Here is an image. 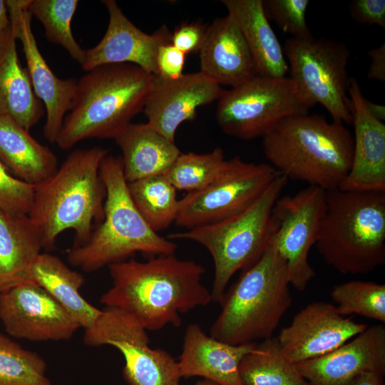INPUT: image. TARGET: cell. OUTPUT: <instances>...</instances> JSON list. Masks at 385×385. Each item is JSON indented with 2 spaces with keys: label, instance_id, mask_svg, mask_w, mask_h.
Segmentation results:
<instances>
[{
  "label": "cell",
  "instance_id": "obj_14",
  "mask_svg": "<svg viewBox=\"0 0 385 385\" xmlns=\"http://www.w3.org/2000/svg\"><path fill=\"white\" fill-rule=\"evenodd\" d=\"M0 319L9 334L31 342L68 340L81 327L35 282L23 283L0 292Z\"/></svg>",
  "mask_w": 385,
  "mask_h": 385
},
{
  "label": "cell",
  "instance_id": "obj_12",
  "mask_svg": "<svg viewBox=\"0 0 385 385\" xmlns=\"http://www.w3.org/2000/svg\"><path fill=\"white\" fill-rule=\"evenodd\" d=\"M83 342L91 346L110 345L123 356V376L129 385H179L178 361L165 350L149 346L147 330L131 314L106 307L85 329Z\"/></svg>",
  "mask_w": 385,
  "mask_h": 385
},
{
  "label": "cell",
  "instance_id": "obj_1",
  "mask_svg": "<svg viewBox=\"0 0 385 385\" xmlns=\"http://www.w3.org/2000/svg\"><path fill=\"white\" fill-rule=\"evenodd\" d=\"M108 268L112 287L101 302L131 314L147 331L168 324L180 327L181 314L212 301L211 292L202 283L205 267L174 254L145 262L125 260Z\"/></svg>",
  "mask_w": 385,
  "mask_h": 385
},
{
  "label": "cell",
  "instance_id": "obj_13",
  "mask_svg": "<svg viewBox=\"0 0 385 385\" xmlns=\"http://www.w3.org/2000/svg\"><path fill=\"white\" fill-rule=\"evenodd\" d=\"M326 207L327 191L309 185L293 195L279 197L272 209L271 243L287 264L289 284L300 292L316 274L308 257Z\"/></svg>",
  "mask_w": 385,
  "mask_h": 385
},
{
  "label": "cell",
  "instance_id": "obj_21",
  "mask_svg": "<svg viewBox=\"0 0 385 385\" xmlns=\"http://www.w3.org/2000/svg\"><path fill=\"white\" fill-rule=\"evenodd\" d=\"M198 53L200 72L220 86L235 87L257 76L245 37L228 14L207 26Z\"/></svg>",
  "mask_w": 385,
  "mask_h": 385
},
{
  "label": "cell",
  "instance_id": "obj_30",
  "mask_svg": "<svg viewBox=\"0 0 385 385\" xmlns=\"http://www.w3.org/2000/svg\"><path fill=\"white\" fill-rule=\"evenodd\" d=\"M128 188L136 208L155 232L175 222L179 205L177 190L164 175L128 183Z\"/></svg>",
  "mask_w": 385,
  "mask_h": 385
},
{
  "label": "cell",
  "instance_id": "obj_35",
  "mask_svg": "<svg viewBox=\"0 0 385 385\" xmlns=\"http://www.w3.org/2000/svg\"><path fill=\"white\" fill-rule=\"evenodd\" d=\"M265 14L294 38L312 36L306 21L309 0H262Z\"/></svg>",
  "mask_w": 385,
  "mask_h": 385
},
{
  "label": "cell",
  "instance_id": "obj_8",
  "mask_svg": "<svg viewBox=\"0 0 385 385\" xmlns=\"http://www.w3.org/2000/svg\"><path fill=\"white\" fill-rule=\"evenodd\" d=\"M283 175L276 178L250 207L230 218L169 235L205 247L214 263L211 296L220 303L232 277L250 267L269 246L274 232L272 209L287 183Z\"/></svg>",
  "mask_w": 385,
  "mask_h": 385
},
{
  "label": "cell",
  "instance_id": "obj_41",
  "mask_svg": "<svg viewBox=\"0 0 385 385\" xmlns=\"http://www.w3.org/2000/svg\"><path fill=\"white\" fill-rule=\"evenodd\" d=\"M349 385H384V374L366 373L356 377Z\"/></svg>",
  "mask_w": 385,
  "mask_h": 385
},
{
  "label": "cell",
  "instance_id": "obj_26",
  "mask_svg": "<svg viewBox=\"0 0 385 385\" xmlns=\"http://www.w3.org/2000/svg\"><path fill=\"white\" fill-rule=\"evenodd\" d=\"M114 140L122 151L127 183L163 175L181 153L148 123H130Z\"/></svg>",
  "mask_w": 385,
  "mask_h": 385
},
{
  "label": "cell",
  "instance_id": "obj_20",
  "mask_svg": "<svg viewBox=\"0 0 385 385\" xmlns=\"http://www.w3.org/2000/svg\"><path fill=\"white\" fill-rule=\"evenodd\" d=\"M348 95L354 129L353 155L349 172L339 188L385 192V125L369 112L360 85L353 77Z\"/></svg>",
  "mask_w": 385,
  "mask_h": 385
},
{
  "label": "cell",
  "instance_id": "obj_44",
  "mask_svg": "<svg viewBox=\"0 0 385 385\" xmlns=\"http://www.w3.org/2000/svg\"><path fill=\"white\" fill-rule=\"evenodd\" d=\"M195 385H218L212 381L205 379L202 381H198Z\"/></svg>",
  "mask_w": 385,
  "mask_h": 385
},
{
  "label": "cell",
  "instance_id": "obj_2",
  "mask_svg": "<svg viewBox=\"0 0 385 385\" xmlns=\"http://www.w3.org/2000/svg\"><path fill=\"white\" fill-rule=\"evenodd\" d=\"M269 164L287 180L326 191L339 188L351 168L353 136L344 124L309 113L286 117L262 138Z\"/></svg>",
  "mask_w": 385,
  "mask_h": 385
},
{
  "label": "cell",
  "instance_id": "obj_33",
  "mask_svg": "<svg viewBox=\"0 0 385 385\" xmlns=\"http://www.w3.org/2000/svg\"><path fill=\"white\" fill-rule=\"evenodd\" d=\"M46 373L40 355L0 334V385H52Z\"/></svg>",
  "mask_w": 385,
  "mask_h": 385
},
{
  "label": "cell",
  "instance_id": "obj_24",
  "mask_svg": "<svg viewBox=\"0 0 385 385\" xmlns=\"http://www.w3.org/2000/svg\"><path fill=\"white\" fill-rule=\"evenodd\" d=\"M237 24L252 54L257 76L285 77L289 71L283 48L267 19L262 0H222Z\"/></svg>",
  "mask_w": 385,
  "mask_h": 385
},
{
  "label": "cell",
  "instance_id": "obj_29",
  "mask_svg": "<svg viewBox=\"0 0 385 385\" xmlns=\"http://www.w3.org/2000/svg\"><path fill=\"white\" fill-rule=\"evenodd\" d=\"M239 374L244 385H311L274 337L257 342L243 356Z\"/></svg>",
  "mask_w": 385,
  "mask_h": 385
},
{
  "label": "cell",
  "instance_id": "obj_23",
  "mask_svg": "<svg viewBox=\"0 0 385 385\" xmlns=\"http://www.w3.org/2000/svg\"><path fill=\"white\" fill-rule=\"evenodd\" d=\"M42 248L40 231L28 215L0 209V292L34 282L31 269Z\"/></svg>",
  "mask_w": 385,
  "mask_h": 385
},
{
  "label": "cell",
  "instance_id": "obj_32",
  "mask_svg": "<svg viewBox=\"0 0 385 385\" xmlns=\"http://www.w3.org/2000/svg\"><path fill=\"white\" fill-rule=\"evenodd\" d=\"M227 163L220 148L203 154L180 153L163 175L176 190L190 192L199 190L216 180Z\"/></svg>",
  "mask_w": 385,
  "mask_h": 385
},
{
  "label": "cell",
  "instance_id": "obj_3",
  "mask_svg": "<svg viewBox=\"0 0 385 385\" xmlns=\"http://www.w3.org/2000/svg\"><path fill=\"white\" fill-rule=\"evenodd\" d=\"M108 150L99 146L71 153L48 179L36 186L29 217L40 231L43 248L50 250L66 230L75 232L73 246L84 244L93 222L104 218L106 188L100 175Z\"/></svg>",
  "mask_w": 385,
  "mask_h": 385
},
{
  "label": "cell",
  "instance_id": "obj_31",
  "mask_svg": "<svg viewBox=\"0 0 385 385\" xmlns=\"http://www.w3.org/2000/svg\"><path fill=\"white\" fill-rule=\"evenodd\" d=\"M78 5V0H31L28 9L43 24L47 40L61 46L81 66L86 51L79 46L71 30Z\"/></svg>",
  "mask_w": 385,
  "mask_h": 385
},
{
  "label": "cell",
  "instance_id": "obj_27",
  "mask_svg": "<svg viewBox=\"0 0 385 385\" xmlns=\"http://www.w3.org/2000/svg\"><path fill=\"white\" fill-rule=\"evenodd\" d=\"M0 160L14 177L34 186L58 169L53 151L8 115H0Z\"/></svg>",
  "mask_w": 385,
  "mask_h": 385
},
{
  "label": "cell",
  "instance_id": "obj_10",
  "mask_svg": "<svg viewBox=\"0 0 385 385\" xmlns=\"http://www.w3.org/2000/svg\"><path fill=\"white\" fill-rule=\"evenodd\" d=\"M283 51L290 78L332 120L351 124L347 66L350 50L342 42L327 38H287Z\"/></svg>",
  "mask_w": 385,
  "mask_h": 385
},
{
  "label": "cell",
  "instance_id": "obj_15",
  "mask_svg": "<svg viewBox=\"0 0 385 385\" xmlns=\"http://www.w3.org/2000/svg\"><path fill=\"white\" fill-rule=\"evenodd\" d=\"M30 1L8 0L6 4L12 32L23 46L34 91L46 108L43 135L50 143H55L66 113L71 108L78 79L59 78L47 64L32 31V16L28 9Z\"/></svg>",
  "mask_w": 385,
  "mask_h": 385
},
{
  "label": "cell",
  "instance_id": "obj_39",
  "mask_svg": "<svg viewBox=\"0 0 385 385\" xmlns=\"http://www.w3.org/2000/svg\"><path fill=\"white\" fill-rule=\"evenodd\" d=\"M349 12L359 24H376L385 29L384 0H354L349 5Z\"/></svg>",
  "mask_w": 385,
  "mask_h": 385
},
{
  "label": "cell",
  "instance_id": "obj_40",
  "mask_svg": "<svg viewBox=\"0 0 385 385\" xmlns=\"http://www.w3.org/2000/svg\"><path fill=\"white\" fill-rule=\"evenodd\" d=\"M371 63L368 69L367 78L385 81V43L372 48L368 53Z\"/></svg>",
  "mask_w": 385,
  "mask_h": 385
},
{
  "label": "cell",
  "instance_id": "obj_34",
  "mask_svg": "<svg viewBox=\"0 0 385 385\" xmlns=\"http://www.w3.org/2000/svg\"><path fill=\"white\" fill-rule=\"evenodd\" d=\"M331 297L343 315L358 314L385 323V285L374 282L352 280L336 284Z\"/></svg>",
  "mask_w": 385,
  "mask_h": 385
},
{
  "label": "cell",
  "instance_id": "obj_9",
  "mask_svg": "<svg viewBox=\"0 0 385 385\" xmlns=\"http://www.w3.org/2000/svg\"><path fill=\"white\" fill-rule=\"evenodd\" d=\"M315 105L290 77L257 75L225 90L218 99L215 119L225 134L252 140L262 138L286 117L309 113Z\"/></svg>",
  "mask_w": 385,
  "mask_h": 385
},
{
  "label": "cell",
  "instance_id": "obj_7",
  "mask_svg": "<svg viewBox=\"0 0 385 385\" xmlns=\"http://www.w3.org/2000/svg\"><path fill=\"white\" fill-rule=\"evenodd\" d=\"M210 336L232 345L272 337L292 304L285 261L270 243L225 291Z\"/></svg>",
  "mask_w": 385,
  "mask_h": 385
},
{
  "label": "cell",
  "instance_id": "obj_36",
  "mask_svg": "<svg viewBox=\"0 0 385 385\" xmlns=\"http://www.w3.org/2000/svg\"><path fill=\"white\" fill-rule=\"evenodd\" d=\"M35 189L14 177L0 160V209L12 215H29Z\"/></svg>",
  "mask_w": 385,
  "mask_h": 385
},
{
  "label": "cell",
  "instance_id": "obj_28",
  "mask_svg": "<svg viewBox=\"0 0 385 385\" xmlns=\"http://www.w3.org/2000/svg\"><path fill=\"white\" fill-rule=\"evenodd\" d=\"M31 275L35 283L53 297L84 329L90 327L101 313L80 294L83 276L70 269L60 258L40 253Z\"/></svg>",
  "mask_w": 385,
  "mask_h": 385
},
{
  "label": "cell",
  "instance_id": "obj_18",
  "mask_svg": "<svg viewBox=\"0 0 385 385\" xmlns=\"http://www.w3.org/2000/svg\"><path fill=\"white\" fill-rule=\"evenodd\" d=\"M311 385H349L366 373H385V327L374 324L322 356L295 364Z\"/></svg>",
  "mask_w": 385,
  "mask_h": 385
},
{
  "label": "cell",
  "instance_id": "obj_4",
  "mask_svg": "<svg viewBox=\"0 0 385 385\" xmlns=\"http://www.w3.org/2000/svg\"><path fill=\"white\" fill-rule=\"evenodd\" d=\"M156 77L130 63L98 66L77 80L56 143L68 150L86 138L115 139L143 110Z\"/></svg>",
  "mask_w": 385,
  "mask_h": 385
},
{
  "label": "cell",
  "instance_id": "obj_16",
  "mask_svg": "<svg viewBox=\"0 0 385 385\" xmlns=\"http://www.w3.org/2000/svg\"><path fill=\"white\" fill-rule=\"evenodd\" d=\"M367 327L340 314L335 305L317 301L298 312L277 339L287 359L298 364L332 351Z\"/></svg>",
  "mask_w": 385,
  "mask_h": 385
},
{
  "label": "cell",
  "instance_id": "obj_19",
  "mask_svg": "<svg viewBox=\"0 0 385 385\" xmlns=\"http://www.w3.org/2000/svg\"><path fill=\"white\" fill-rule=\"evenodd\" d=\"M225 90L202 73L183 74L175 80L156 78L143 108L148 123L175 143L180 124L192 120L198 107L218 100Z\"/></svg>",
  "mask_w": 385,
  "mask_h": 385
},
{
  "label": "cell",
  "instance_id": "obj_37",
  "mask_svg": "<svg viewBox=\"0 0 385 385\" xmlns=\"http://www.w3.org/2000/svg\"><path fill=\"white\" fill-rule=\"evenodd\" d=\"M186 55L170 42L161 45L158 51L156 64L159 80H175L183 73Z\"/></svg>",
  "mask_w": 385,
  "mask_h": 385
},
{
  "label": "cell",
  "instance_id": "obj_11",
  "mask_svg": "<svg viewBox=\"0 0 385 385\" xmlns=\"http://www.w3.org/2000/svg\"><path fill=\"white\" fill-rule=\"evenodd\" d=\"M282 175L269 163L227 160L220 176L179 200L175 223L187 230L222 221L242 212Z\"/></svg>",
  "mask_w": 385,
  "mask_h": 385
},
{
  "label": "cell",
  "instance_id": "obj_43",
  "mask_svg": "<svg viewBox=\"0 0 385 385\" xmlns=\"http://www.w3.org/2000/svg\"><path fill=\"white\" fill-rule=\"evenodd\" d=\"M11 26L6 1L0 0V34Z\"/></svg>",
  "mask_w": 385,
  "mask_h": 385
},
{
  "label": "cell",
  "instance_id": "obj_38",
  "mask_svg": "<svg viewBox=\"0 0 385 385\" xmlns=\"http://www.w3.org/2000/svg\"><path fill=\"white\" fill-rule=\"evenodd\" d=\"M207 26L200 21L184 23L171 33L170 43L186 56L198 53L204 40Z\"/></svg>",
  "mask_w": 385,
  "mask_h": 385
},
{
  "label": "cell",
  "instance_id": "obj_42",
  "mask_svg": "<svg viewBox=\"0 0 385 385\" xmlns=\"http://www.w3.org/2000/svg\"><path fill=\"white\" fill-rule=\"evenodd\" d=\"M366 106L369 112L377 120L384 122L385 120V106L369 101L365 98Z\"/></svg>",
  "mask_w": 385,
  "mask_h": 385
},
{
  "label": "cell",
  "instance_id": "obj_5",
  "mask_svg": "<svg viewBox=\"0 0 385 385\" xmlns=\"http://www.w3.org/2000/svg\"><path fill=\"white\" fill-rule=\"evenodd\" d=\"M100 175L106 192L103 220L84 244L67 251L69 263L91 272L125 261L135 252L151 257L175 254L177 245L155 232L134 205L121 157L105 156Z\"/></svg>",
  "mask_w": 385,
  "mask_h": 385
},
{
  "label": "cell",
  "instance_id": "obj_22",
  "mask_svg": "<svg viewBox=\"0 0 385 385\" xmlns=\"http://www.w3.org/2000/svg\"><path fill=\"white\" fill-rule=\"evenodd\" d=\"M256 343L229 344L207 335L199 324H190L178 361L181 378L201 376L218 385H244L239 365Z\"/></svg>",
  "mask_w": 385,
  "mask_h": 385
},
{
  "label": "cell",
  "instance_id": "obj_25",
  "mask_svg": "<svg viewBox=\"0 0 385 385\" xmlns=\"http://www.w3.org/2000/svg\"><path fill=\"white\" fill-rule=\"evenodd\" d=\"M11 27L0 34V115H8L29 130L43 114L26 68L16 51Z\"/></svg>",
  "mask_w": 385,
  "mask_h": 385
},
{
  "label": "cell",
  "instance_id": "obj_17",
  "mask_svg": "<svg viewBox=\"0 0 385 385\" xmlns=\"http://www.w3.org/2000/svg\"><path fill=\"white\" fill-rule=\"evenodd\" d=\"M102 2L108 11V25L98 44L86 50L82 68L87 72L103 65L130 63L157 76L158 48L171 40L167 26L163 25L153 34H146L126 17L115 1Z\"/></svg>",
  "mask_w": 385,
  "mask_h": 385
},
{
  "label": "cell",
  "instance_id": "obj_6",
  "mask_svg": "<svg viewBox=\"0 0 385 385\" xmlns=\"http://www.w3.org/2000/svg\"><path fill=\"white\" fill-rule=\"evenodd\" d=\"M343 274H366L385 262V192L327 191V207L314 245Z\"/></svg>",
  "mask_w": 385,
  "mask_h": 385
}]
</instances>
